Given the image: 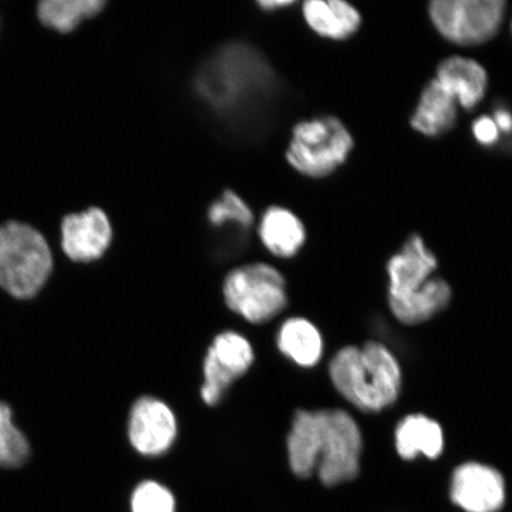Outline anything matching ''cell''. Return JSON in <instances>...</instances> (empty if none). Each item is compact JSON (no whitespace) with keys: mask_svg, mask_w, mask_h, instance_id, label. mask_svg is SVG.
Returning <instances> with one entry per match:
<instances>
[{"mask_svg":"<svg viewBox=\"0 0 512 512\" xmlns=\"http://www.w3.org/2000/svg\"><path fill=\"white\" fill-rule=\"evenodd\" d=\"M287 453L294 475L306 478L317 471L325 485L347 483L360 472L362 434L341 409L298 411L288 433Z\"/></svg>","mask_w":512,"mask_h":512,"instance_id":"cell-1","label":"cell"},{"mask_svg":"<svg viewBox=\"0 0 512 512\" xmlns=\"http://www.w3.org/2000/svg\"><path fill=\"white\" fill-rule=\"evenodd\" d=\"M195 88L217 113L242 118L271 98L275 74L258 50L234 43L203 64Z\"/></svg>","mask_w":512,"mask_h":512,"instance_id":"cell-2","label":"cell"},{"mask_svg":"<svg viewBox=\"0 0 512 512\" xmlns=\"http://www.w3.org/2000/svg\"><path fill=\"white\" fill-rule=\"evenodd\" d=\"M437 268V258L419 234L409 236L401 251L389 259V305L403 324L424 323L450 303V286L433 278Z\"/></svg>","mask_w":512,"mask_h":512,"instance_id":"cell-3","label":"cell"},{"mask_svg":"<svg viewBox=\"0 0 512 512\" xmlns=\"http://www.w3.org/2000/svg\"><path fill=\"white\" fill-rule=\"evenodd\" d=\"M329 370L338 392L361 411L380 412L398 398L400 366L392 352L380 343L339 350Z\"/></svg>","mask_w":512,"mask_h":512,"instance_id":"cell-4","label":"cell"},{"mask_svg":"<svg viewBox=\"0 0 512 512\" xmlns=\"http://www.w3.org/2000/svg\"><path fill=\"white\" fill-rule=\"evenodd\" d=\"M354 147L355 139L343 121L334 115H322L293 127L285 156L298 174L322 179L342 168Z\"/></svg>","mask_w":512,"mask_h":512,"instance_id":"cell-5","label":"cell"},{"mask_svg":"<svg viewBox=\"0 0 512 512\" xmlns=\"http://www.w3.org/2000/svg\"><path fill=\"white\" fill-rule=\"evenodd\" d=\"M53 271L43 236L21 222L0 226V287L18 299L35 297Z\"/></svg>","mask_w":512,"mask_h":512,"instance_id":"cell-6","label":"cell"},{"mask_svg":"<svg viewBox=\"0 0 512 512\" xmlns=\"http://www.w3.org/2000/svg\"><path fill=\"white\" fill-rule=\"evenodd\" d=\"M507 11L504 0H433L427 10L435 31L459 47H478L494 40Z\"/></svg>","mask_w":512,"mask_h":512,"instance_id":"cell-7","label":"cell"},{"mask_svg":"<svg viewBox=\"0 0 512 512\" xmlns=\"http://www.w3.org/2000/svg\"><path fill=\"white\" fill-rule=\"evenodd\" d=\"M223 296L230 310L253 324L270 322L287 303L283 274L261 262L230 272L224 280Z\"/></svg>","mask_w":512,"mask_h":512,"instance_id":"cell-8","label":"cell"},{"mask_svg":"<svg viewBox=\"0 0 512 512\" xmlns=\"http://www.w3.org/2000/svg\"><path fill=\"white\" fill-rule=\"evenodd\" d=\"M253 362L254 351L247 338L234 331L216 336L204 358L203 401L209 406L216 405L232 383L247 373Z\"/></svg>","mask_w":512,"mask_h":512,"instance_id":"cell-9","label":"cell"},{"mask_svg":"<svg viewBox=\"0 0 512 512\" xmlns=\"http://www.w3.org/2000/svg\"><path fill=\"white\" fill-rule=\"evenodd\" d=\"M176 437V416L166 403L151 396L134 402L128 419V439L134 450L143 456H160Z\"/></svg>","mask_w":512,"mask_h":512,"instance_id":"cell-10","label":"cell"},{"mask_svg":"<svg viewBox=\"0 0 512 512\" xmlns=\"http://www.w3.org/2000/svg\"><path fill=\"white\" fill-rule=\"evenodd\" d=\"M451 498L466 512H497L505 502L504 479L490 466L460 465L453 473Z\"/></svg>","mask_w":512,"mask_h":512,"instance_id":"cell-11","label":"cell"},{"mask_svg":"<svg viewBox=\"0 0 512 512\" xmlns=\"http://www.w3.org/2000/svg\"><path fill=\"white\" fill-rule=\"evenodd\" d=\"M61 230L63 251L75 262L100 259L113 240L110 219L96 207L64 217Z\"/></svg>","mask_w":512,"mask_h":512,"instance_id":"cell-12","label":"cell"},{"mask_svg":"<svg viewBox=\"0 0 512 512\" xmlns=\"http://www.w3.org/2000/svg\"><path fill=\"white\" fill-rule=\"evenodd\" d=\"M441 86L450 93L460 108L472 111L485 99L489 74L482 63L470 57L453 55L439 63L435 74Z\"/></svg>","mask_w":512,"mask_h":512,"instance_id":"cell-13","label":"cell"},{"mask_svg":"<svg viewBox=\"0 0 512 512\" xmlns=\"http://www.w3.org/2000/svg\"><path fill=\"white\" fill-rule=\"evenodd\" d=\"M302 12L307 27L326 40L347 41L362 28L360 10L345 0H307Z\"/></svg>","mask_w":512,"mask_h":512,"instance_id":"cell-14","label":"cell"},{"mask_svg":"<svg viewBox=\"0 0 512 512\" xmlns=\"http://www.w3.org/2000/svg\"><path fill=\"white\" fill-rule=\"evenodd\" d=\"M458 108L456 99L437 80L432 79L422 89L409 124L421 136L438 138L456 126Z\"/></svg>","mask_w":512,"mask_h":512,"instance_id":"cell-15","label":"cell"},{"mask_svg":"<svg viewBox=\"0 0 512 512\" xmlns=\"http://www.w3.org/2000/svg\"><path fill=\"white\" fill-rule=\"evenodd\" d=\"M260 240L278 258H293L303 248L306 228L292 210L272 206L262 214L258 228Z\"/></svg>","mask_w":512,"mask_h":512,"instance_id":"cell-16","label":"cell"},{"mask_svg":"<svg viewBox=\"0 0 512 512\" xmlns=\"http://www.w3.org/2000/svg\"><path fill=\"white\" fill-rule=\"evenodd\" d=\"M396 450L406 460L424 454L430 459L438 458L444 448V434L434 420L424 415H409L403 419L395 434Z\"/></svg>","mask_w":512,"mask_h":512,"instance_id":"cell-17","label":"cell"},{"mask_svg":"<svg viewBox=\"0 0 512 512\" xmlns=\"http://www.w3.org/2000/svg\"><path fill=\"white\" fill-rule=\"evenodd\" d=\"M278 348L300 367H313L323 355V338L309 320L291 318L281 325Z\"/></svg>","mask_w":512,"mask_h":512,"instance_id":"cell-18","label":"cell"},{"mask_svg":"<svg viewBox=\"0 0 512 512\" xmlns=\"http://www.w3.org/2000/svg\"><path fill=\"white\" fill-rule=\"evenodd\" d=\"M102 0H46L38 5V18L44 27L68 34L86 19L104 11Z\"/></svg>","mask_w":512,"mask_h":512,"instance_id":"cell-19","label":"cell"},{"mask_svg":"<svg viewBox=\"0 0 512 512\" xmlns=\"http://www.w3.org/2000/svg\"><path fill=\"white\" fill-rule=\"evenodd\" d=\"M208 221L215 228L226 226L248 230L254 222V215L247 202L233 190H224L208 209Z\"/></svg>","mask_w":512,"mask_h":512,"instance_id":"cell-20","label":"cell"},{"mask_svg":"<svg viewBox=\"0 0 512 512\" xmlns=\"http://www.w3.org/2000/svg\"><path fill=\"white\" fill-rule=\"evenodd\" d=\"M30 446L12 422L11 408L0 402V467H18L27 462Z\"/></svg>","mask_w":512,"mask_h":512,"instance_id":"cell-21","label":"cell"},{"mask_svg":"<svg viewBox=\"0 0 512 512\" xmlns=\"http://www.w3.org/2000/svg\"><path fill=\"white\" fill-rule=\"evenodd\" d=\"M132 512H175V498L156 482H144L132 496Z\"/></svg>","mask_w":512,"mask_h":512,"instance_id":"cell-22","label":"cell"},{"mask_svg":"<svg viewBox=\"0 0 512 512\" xmlns=\"http://www.w3.org/2000/svg\"><path fill=\"white\" fill-rule=\"evenodd\" d=\"M472 134L476 142L485 147L496 145L501 138V132L490 115H482L473 121Z\"/></svg>","mask_w":512,"mask_h":512,"instance_id":"cell-23","label":"cell"},{"mask_svg":"<svg viewBox=\"0 0 512 512\" xmlns=\"http://www.w3.org/2000/svg\"><path fill=\"white\" fill-rule=\"evenodd\" d=\"M492 119L498 127L499 132L504 134L512 133V113L505 107H498L492 113Z\"/></svg>","mask_w":512,"mask_h":512,"instance_id":"cell-24","label":"cell"},{"mask_svg":"<svg viewBox=\"0 0 512 512\" xmlns=\"http://www.w3.org/2000/svg\"><path fill=\"white\" fill-rule=\"evenodd\" d=\"M293 4L292 0H261V2L258 3L261 10L264 11L281 10Z\"/></svg>","mask_w":512,"mask_h":512,"instance_id":"cell-25","label":"cell"},{"mask_svg":"<svg viewBox=\"0 0 512 512\" xmlns=\"http://www.w3.org/2000/svg\"><path fill=\"white\" fill-rule=\"evenodd\" d=\"M511 32H512V19H511Z\"/></svg>","mask_w":512,"mask_h":512,"instance_id":"cell-26","label":"cell"}]
</instances>
